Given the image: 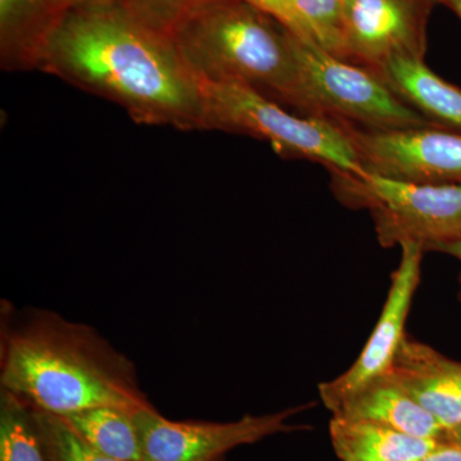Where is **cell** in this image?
Returning a JSON list of instances; mask_svg holds the SVG:
<instances>
[{
    "instance_id": "6da1fadb",
    "label": "cell",
    "mask_w": 461,
    "mask_h": 461,
    "mask_svg": "<svg viewBox=\"0 0 461 461\" xmlns=\"http://www.w3.org/2000/svg\"><path fill=\"white\" fill-rule=\"evenodd\" d=\"M39 71L120 105L136 123L204 131L198 78L171 36L114 0L74 5Z\"/></svg>"
},
{
    "instance_id": "7a4b0ae2",
    "label": "cell",
    "mask_w": 461,
    "mask_h": 461,
    "mask_svg": "<svg viewBox=\"0 0 461 461\" xmlns=\"http://www.w3.org/2000/svg\"><path fill=\"white\" fill-rule=\"evenodd\" d=\"M0 386L58 417L102 406L154 408L126 355L87 326L47 309L2 308Z\"/></svg>"
},
{
    "instance_id": "3957f363",
    "label": "cell",
    "mask_w": 461,
    "mask_h": 461,
    "mask_svg": "<svg viewBox=\"0 0 461 461\" xmlns=\"http://www.w3.org/2000/svg\"><path fill=\"white\" fill-rule=\"evenodd\" d=\"M169 36L198 80L244 85L297 108L296 35L262 9L244 0H211Z\"/></svg>"
},
{
    "instance_id": "277c9868",
    "label": "cell",
    "mask_w": 461,
    "mask_h": 461,
    "mask_svg": "<svg viewBox=\"0 0 461 461\" xmlns=\"http://www.w3.org/2000/svg\"><path fill=\"white\" fill-rule=\"evenodd\" d=\"M198 81L204 131L241 133L268 141L284 157L320 163L330 173L366 175L348 133L339 123L290 113L244 85Z\"/></svg>"
},
{
    "instance_id": "5b68a950",
    "label": "cell",
    "mask_w": 461,
    "mask_h": 461,
    "mask_svg": "<svg viewBox=\"0 0 461 461\" xmlns=\"http://www.w3.org/2000/svg\"><path fill=\"white\" fill-rule=\"evenodd\" d=\"M297 108L308 117L362 129L435 126L372 69L339 59L313 41L295 38Z\"/></svg>"
},
{
    "instance_id": "8992f818",
    "label": "cell",
    "mask_w": 461,
    "mask_h": 461,
    "mask_svg": "<svg viewBox=\"0 0 461 461\" xmlns=\"http://www.w3.org/2000/svg\"><path fill=\"white\" fill-rule=\"evenodd\" d=\"M338 198L368 209L382 248L415 242L424 251L461 239V184H418L375 173H330Z\"/></svg>"
},
{
    "instance_id": "52a82bcc",
    "label": "cell",
    "mask_w": 461,
    "mask_h": 461,
    "mask_svg": "<svg viewBox=\"0 0 461 461\" xmlns=\"http://www.w3.org/2000/svg\"><path fill=\"white\" fill-rule=\"evenodd\" d=\"M308 406L264 415H245L233 421L171 420L157 409L133 412L147 461H221L233 448L267 437L305 429L291 424Z\"/></svg>"
},
{
    "instance_id": "ba28073f",
    "label": "cell",
    "mask_w": 461,
    "mask_h": 461,
    "mask_svg": "<svg viewBox=\"0 0 461 461\" xmlns=\"http://www.w3.org/2000/svg\"><path fill=\"white\" fill-rule=\"evenodd\" d=\"M339 124L366 172L418 184H461V132L439 126L371 130Z\"/></svg>"
},
{
    "instance_id": "9c48e42d",
    "label": "cell",
    "mask_w": 461,
    "mask_h": 461,
    "mask_svg": "<svg viewBox=\"0 0 461 461\" xmlns=\"http://www.w3.org/2000/svg\"><path fill=\"white\" fill-rule=\"evenodd\" d=\"M430 0H345L348 62L377 69L393 57L423 58Z\"/></svg>"
},
{
    "instance_id": "30bf717a",
    "label": "cell",
    "mask_w": 461,
    "mask_h": 461,
    "mask_svg": "<svg viewBox=\"0 0 461 461\" xmlns=\"http://www.w3.org/2000/svg\"><path fill=\"white\" fill-rule=\"evenodd\" d=\"M400 248L402 260L391 278L386 303L362 353L348 371L318 387L321 400L330 411L346 397L393 369L397 351L406 338V321L420 286L424 253V248L415 242H405Z\"/></svg>"
},
{
    "instance_id": "8fae6325",
    "label": "cell",
    "mask_w": 461,
    "mask_h": 461,
    "mask_svg": "<svg viewBox=\"0 0 461 461\" xmlns=\"http://www.w3.org/2000/svg\"><path fill=\"white\" fill-rule=\"evenodd\" d=\"M393 375L446 430L461 424V363L406 336Z\"/></svg>"
},
{
    "instance_id": "7c38bea8",
    "label": "cell",
    "mask_w": 461,
    "mask_h": 461,
    "mask_svg": "<svg viewBox=\"0 0 461 461\" xmlns=\"http://www.w3.org/2000/svg\"><path fill=\"white\" fill-rule=\"evenodd\" d=\"M77 0H0L3 71L41 69L45 51Z\"/></svg>"
},
{
    "instance_id": "4fadbf2b",
    "label": "cell",
    "mask_w": 461,
    "mask_h": 461,
    "mask_svg": "<svg viewBox=\"0 0 461 461\" xmlns=\"http://www.w3.org/2000/svg\"><path fill=\"white\" fill-rule=\"evenodd\" d=\"M330 412L332 417L373 421L420 438L444 439L447 432L393 371L373 379Z\"/></svg>"
},
{
    "instance_id": "5bb4252c",
    "label": "cell",
    "mask_w": 461,
    "mask_h": 461,
    "mask_svg": "<svg viewBox=\"0 0 461 461\" xmlns=\"http://www.w3.org/2000/svg\"><path fill=\"white\" fill-rule=\"evenodd\" d=\"M430 123L461 132V89L436 75L423 58L393 57L375 69Z\"/></svg>"
},
{
    "instance_id": "9a60e30c",
    "label": "cell",
    "mask_w": 461,
    "mask_h": 461,
    "mask_svg": "<svg viewBox=\"0 0 461 461\" xmlns=\"http://www.w3.org/2000/svg\"><path fill=\"white\" fill-rule=\"evenodd\" d=\"M330 437L341 461H420L441 439L420 438L368 420L332 417Z\"/></svg>"
},
{
    "instance_id": "2e32d148",
    "label": "cell",
    "mask_w": 461,
    "mask_h": 461,
    "mask_svg": "<svg viewBox=\"0 0 461 461\" xmlns=\"http://www.w3.org/2000/svg\"><path fill=\"white\" fill-rule=\"evenodd\" d=\"M133 412L126 409L102 406L60 418L85 441L112 459L147 461L140 430Z\"/></svg>"
},
{
    "instance_id": "e0dca14e",
    "label": "cell",
    "mask_w": 461,
    "mask_h": 461,
    "mask_svg": "<svg viewBox=\"0 0 461 461\" xmlns=\"http://www.w3.org/2000/svg\"><path fill=\"white\" fill-rule=\"evenodd\" d=\"M0 461H48L35 411L5 388L0 390Z\"/></svg>"
},
{
    "instance_id": "ac0fdd59",
    "label": "cell",
    "mask_w": 461,
    "mask_h": 461,
    "mask_svg": "<svg viewBox=\"0 0 461 461\" xmlns=\"http://www.w3.org/2000/svg\"><path fill=\"white\" fill-rule=\"evenodd\" d=\"M288 3L318 47L348 62L344 38L345 0H288Z\"/></svg>"
},
{
    "instance_id": "d6986e66",
    "label": "cell",
    "mask_w": 461,
    "mask_h": 461,
    "mask_svg": "<svg viewBox=\"0 0 461 461\" xmlns=\"http://www.w3.org/2000/svg\"><path fill=\"white\" fill-rule=\"evenodd\" d=\"M33 411L48 461H120L93 447L63 418Z\"/></svg>"
},
{
    "instance_id": "ffe728a7",
    "label": "cell",
    "mask_w": 461,
    "mask_h": 461,
    "mask_svg": "<svg viewBox=\"0 0 461 461\" xmlns=\"http://www.w3.org/2000/svg\"><path fill=\"white\" fill-rule=\"evenodd\" d=\"M147 25L166 33L193 12L211 0H114Z\"/></svg>"
},
{
    "instance_id": "44dd1931",
    "label": "cell",
    "mask_w": 461,
    "mask_h": 461,
    "mask_svg": "<svg viewBox=\"0 0 461 461\" xmlns=\"http://www.w3.org/2000/svg\"><path fill=\"white\" fill-rule=\"evenodd\" d=\"M244 2L262 9V11L267 12L271 16L277 18L297 38L303 39L305 41H313L309 33L306 32L305 27L300 23L295 12L291 8L288 0H244Z\"/></svg>"
},
{
    "instance_id": "7402d4cb",
    "label": "cell",
    "mask_w": 461,
    "mask_h": 461,
    "mask_svg": "<svg viewBox=\"0 0 461 461\" xmlns=\"http://www.w3.org/2000/svg\"><path fill=\"white\" fill-rule=\"evenodd\" d=\"M420 461H461V448L445 437V438L441 439L438 445Z\"/></svg>"
},
{
    "instance_id": "603a6c76",
    "label": "cell",
    "mask_w": 461,
    "mask_h": 461,
    "mask_svg": "<svg viewBox=\"0 0 461 461\" xmlns=\"http://www.w3.org/2000/svg\"><path fill=\"white\" fill-rule=\"evenodd\" d=\"M435 251H439V253L448 254V256L456 258L457 260L461 262V239L456 240V241L448 242V244L441 245L436 249ZM460 284V291H459V300L461 303V275L459 278Z\"/></svg>"
},
{
    "instance_id": "cb8c5ba5",
    "label": "cell",
    "mask_w": 461,
    "mask_h": 461,
    "mask_svg": "<svg viewBox=\"0 0 461 461\" xmlns=\"http://www.w3.org/2000/svg\"><path fill=\"white\" fill-rule=\"evenodd\" d=\"M445 437L461 448V424L453 429L447 430Z\"/></svg>"
},
{
    "instance_id": "d4e9b609",
    "label": "cell",
    "mask_w": 461,
    "mask_h": 461,
    "mask_svg": "<svg viewBox=\"0 0 461 461\" xmlns=\"http://www.w3.org/2000/svg\"><path fill=\"white\" fill-rule=\"evenodd\" d=\"M445 5L453 9L461 20V0H445Z\"/></svg>"
},
{
    "instance_id": "484cf974",
    "label": "cell",
    "mask_w": 461,
    "mask_h": 461,
    "mask_svg": "<svg viewBox=\"0 0 461 461\" xmlns=\"http://www.w3.org/2000/svg\"><path fill=\"white\" fill-rule=\"evenodd\" d=\"M113 2V0H77V3Z\"/></svg>"
},
{
    "instance_id": "4316f807",
    "label": "cell",
    "mask_w": 461,
    "mask_h": 461,
    "mask_svg": "<svg viewBox=\"0 0 461 461\" xmlns=\"http://www.w3.org/2000/svg\"><path fill=\"white\" fill-rule=\"evenodd\" d=\"M430 2H433V3H444V5H445V0H430Z\"/></svg>"
},
{
    "instance_id": "83f0119b",
    "label": "cell",
    "mask_w": 461,
    "mask_h": 461,
    "mask_svg": "<svg viewBox=\"0 0 461 461\" xmlns=\"http://www.w3.org/2000/svg\"><path fill=\"white\" fill-rule=\"evenodd\" d=\"M221 461H224V460H221Z\"/></svg>"
}]
</instances>
